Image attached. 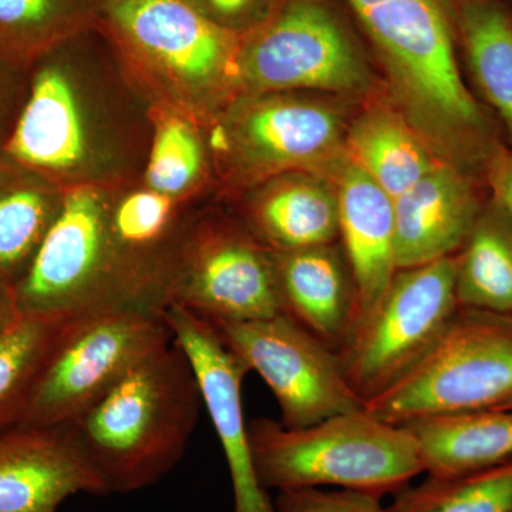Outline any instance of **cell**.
<instances>
[{
	"instance_id": "1",
	"label": "cell",
	"mask_w": 512,
	"mask_h": 512,
	"mask_svg": "<svg viewBox=\"0 0 512 512\" xmlns=\"http://www.w3.org/2000/svg\"><path fill=\"white\" fill-rule=\"evenodd\" d=\"M80 37L29 67L3 151L63 190H113L146 167L153 114L141 109L127 70L86 55Z\"/></svg>"
},
{
	"instance_id": "2",
	"label": "cell",
	"mask_w": 512,
	"mask_h": 512,
	"mask_svg": "<svg viewBox=\"0 0 512 512\" xmlns=\"http://www.w3.org/2000/svg\"><path fill=\"white\" fill-rule=\"evenodd\" d=\"M202 406L191 363L173 340L67 426L107 494H130L177 466Z\"/></svg>"
},
{
	"instance_id": "3",
	"label": "cell",
	"mask_w": 512,
	"mask_h": 512,
	"mask_svg": "<svg viewBox=\"0 0 512 512\" xmlns=\"http://www.w3.org/2000/svg\"><path fill=\"white\" fill-rule=\"evenodd\" d=\"M97 29L128 74L171 109L202 116L238 96L242 36L190 0H106Z\"/></svg>"
},
{
	"instance_id": "4",
	"label": "cell",
	"mask_w": 512,
	"mask_h": 512,
	"mask_svg": "<svg viewBox=\"0 0 512 512\" xmlns=\"http://www.w3.org/2000/svg\"><path fill=\"white\" fill-rule=\"evenodd\" d=\"M248 430L256 476L265 490L335 485L383 497L424 473L406 427L377 419L365 407L303 429L261 417Z\"/></svg>"
},
{
	"instance_id": "5",
	"label": "cell",
	"mask_w": 512,
	"mask_h": 512,
	"mask_svg": "<svg viewBox=\"0 0 512 512\" xmlns=\"http://www.w3.org/2000/svg\"><path fill=\"white\" fill-rule=\"evenodd\" d=\"M512 400V313L458 308L429 355L365 404L403 426L436 414L498 409Z\"/></svg>"
},
{
	"instance_id": "6",
	"label": "cell",
	"mask_w": 512,
	"mask_h": 512,
	"mask_svg": "<svg viewBox=\"0 0 512 512\" xmlns=\"http://www.w3.org/2000/svg\"><path fill=\"white\" fill-rule=\"evenodd\" d=\"M173 340L164 312L111 308L70 319L19 426L72 423L131 369Z\"/></svg>"
},
{
	"instance_id": "7",
	"label": "cell",
	"mask_w": 512,
	"mask_h": 512,
	"mask_svg": "<svg viewBox=\"0 0 512 512\" xmlns=\"http://www.w3.org/2000/svg\"><path fill=\"white\" fill-rule=\"evenodd\" d=\"M458 308L454 256L397 269L382 301L338 352L363 403L409 375L437 345Z\"/></svg>"
},
{
	"instance_id": "8",
	"label": "cell",
	"mask_w": 512,
	"mask_h": 512,
	"mask_svg": "<svg viewBox=\"0 0 512 512\" xmlns=\"http://www.w3.org/2000/svg\"><path fill=\"white\" fill-rule=\"evenodd\" d=\"M370 72L332 10L320 0H281L264 23L242 36L241 94L323 90L365 92Z\"/></svg>"
},
{
	"instance_id": "9",
	"label": "cell",
	"mask_w": 512,
	"mask_h": 512,
	"mask_svg": "<svg viewBox=\"0 0 512 512\" xmlns=\"http://www.w3.org/2000/svg\"><path fill=\"white\" fill-rule=\"evenodd\" d=\"M110 191L99 187L64 191L56 220L15 285L20 315L72 319L120 308Z\"/></svg>"
},
{
	"instance_id": "10",
	"label": "cell",
	"mask_w": 512,
	"mask_h": 512,
	"mask_svg": "<svg viewBox=\"0 0 512 512\" xmlns=\"http://www.w3.org/2000/svg\"><path fill=\"white\" fill-rule=\"evenodd\" d=\"M212 143L251 181L292 171L335 180L348 160L338 111L289 93L237 96Z\"/></svg>"
},
{
	"instance_id": "11",
	"label": "cell",
	"mask_w": 512,
	"mask_h": 512,
	"mask_svg": "<svg viewBox=\"0 0 512 512\" xmlns=\"http://www.w3.org/2000/svg\"><path fill=\"white\" fill-rule=\"evenodd\" d=\"M211 325L229 352L264 379L286 429H303L365 407L343 373L338 352L284 313Z\"/></svg>"
},
{
	"instance_id": "12",
	"label": "cell",
	"mask_w": 512,
	"mask_h": 512,
	"mask_svg": "<svg viewBox=\"0 0 512 512\" xmlns=\"http://www.w3.org/2000/svg\"><path fill=\"white\" fill-rule=\"evenodd\" d=\"M168 306L211 323L281 315L274 252L247 225L195 218L178 256Z\"/></svg>"
},
{
	"instance_id": "13",
	"label": "cell",
	"mask_w": 512,
	"mask_h": 512,
	"mask_svg": "<svg viewBox=\"0 0 512 512\" xmlns=\"http://www.w3.org/2000/svg\"><path fill=\"white\" fill-rule=\"evenodd\" d=\"M174 342L191 363L202 396L227 458L234 512H275L256 476L249 424L242 409V382L249 370L222 343L214 326L180 306L164 311Z\"/></svg>"
},
{
	"instance_id": "14",
	"label": "cell",
	"mask_w": 512,
	"mask_h": 512,
	"mask_svg": "<svg viewBox=\"0 0 512 512\" xmlns=\"http://www.w3.org/2000/svg\"><path fill=\"white\" fill-rule=\"evenodd\" d=\"M82 493L107 491L67 424L0 433V512H59Z\"/></svg>"
},
{
	"instance_id": "15",
	"label": "cell",
	"mask_w": 512,
	"mask_h": 512,
	"mask_svg": "<svg viewBox=\"0 0 512 512\" xmlns=\"http://www.w3.org/2000/svg\"><path fill=\"white\" fill-rule=\"evenodd\" d=\"M477 175L441 161L393 200L397 269L454 256L483 210Z\"/></svg>"
},
{
	"instance_id": "16",
	"label": "cell",
	"mask_w": 512,
	"mask_h": 512,
	"mask_svg": "<svg viewBox=\"0 0 512 512\" xmlns=\"http://www.w3.org/2000/svg\"><path fill=\"white\" fill-rule=\"evenodd\" d=\"M333 181L339 237L356 286L357 326L382 301L397 272L393 198L349 158Z\"/></svg>"
},
{
	"instance_id": "17",
	"label": "cell",
	"mask_w": 512,
	"mask_h": 512,
	"mask_svg": "<svg viewBox=\"0 0 512 512\" xmlns=\"http://www.w3.org/2000/svg\"><path fill=\"white\" fill-rule=\"evenodd\" d=\"M284 315L339 352L357 320V293L345 252L333 244L274 252Z\"/></svg>"
},
{
	"instance_id": "18",
	"label": "cell",
	"mask_w": 512,
	"mask_h": 512,
	"mask_svg": "<svg viewBox=\"0 0 512 512\" xmlns=\"http://www.w3.org/2000/svg\"><path fill=\"white\" fill-rule=\"evenodd\" d=\"M292 171L265 181L248 205L245 225L272 252L333 244L339 237L336 184Z\"/></svg>"
},
{
	"instance_id": "19",
	"label": "cell",
	"mask_w": 512,
	"mask_h": 512,
	"mask_svg": "<svg viewBox=\"0 0 512 512\" xmlns=\"http://www.w3.org/2000/svg\"><path fill=\"white\" fill-rule=\"evenodd\" d=\"M431 477L474 473L512 460V409L436 414L403 424Z\"/></svg>"
},
{
	"instance_id": "20",
	"label": "cell",
	"mask_w": 512,
	"mask_h": 512,
	"mask_svg": "<svg viewBox=\"0 0 512 512\" xmlns=\"http://www.w3.org/2000/svg\"><path fill=\"white\" fill-rule=\"evenodd\" d=\"M346 156L393 200L443 161L402 111L384 106L367 110L346 131Z\"/></svg>"
},
{
	"instance_id": "21",
	"label": "cell",
	"mask_w": 512,
	"mask_h": 512,
	"mask_svg": "<svg viewBox=\"0 0 512 512\" xmlns=\"http://www.w3.org/2000/svg\"><path fill=\"white\" fill-rule=\"evenodd\" d=\"M64 191L0 150V274L13 284L32 264Z\"/></svg>"
},
{
	"instance_id": "22",
	"label": "cell",
	"mask_w": 512,
	"mask_h": 512,
	"mask_svg": "<svg viewBox=\"0 0 512 512\" xmlns=\"http://www.w3.org/2000/svg\"><path fill=\"white\" fill-rule=\"evenodd\" d=\"M457 40L478 94L512 150V10L501 0H456Z\"/></svg>"
},
{
	"instance_id": "23",
	"label": "cell",
	"mask_w": 512,
	"mask_h": 512,
	"mask_svg": "<svg viewBox=\"0 0 512 512\" xmlns=\"http://www.w3.org/2000/svg\"><path fill=\"white\" fill-rule=\"evenodd\" d=\"M456 258L460 308L512 313V218L493 198L485 201Z\"/></svg>"
},
{
	"instance_id": "24",
	"label": "cell",
	"mask_w": 512,
	"mask_h": 512,
	"mask_svg": "<svg viewBox=\"0 0 512 512\" xmlns=\"http://www.w3.org/2000/svg\"><path fill=\"white\" fill-rule=\"evenodd\" d=\"M106 0H0V57L28 70L97 28Z\"/></svg>"
},
{
	"instance_id": "25",
	"label": "cell",
	"mask_w": 512,
	"mask_h": 512,
	"mask_svg": "<svg viewBox=\"0 0 512 512\" xmlns=\"http://www.w3.org/2000/svg\"><path fill=\"white\" fill-rule=\"evenodd\" d=\"M69 320L20 315L0 335V433L22 423L40 373Z\"/></svg>"
},
{
	"instance_id": "26",
	"label": "cell",
	"mask_w": 512,
	"mask_h": 512,
	"mask_svg": "<svg viewBox=\"0 0 512 512\" xmlns=\"http://www.w3.org/2000/svg\"><path fill=\"white\" fill-rule=\"evenodd\" d=\"M192 119L171 107L157 110L144 167L146 187L180 201L204 180L207 170L205 143Z\"/></svg>"
},
{
	"instance_id": "27",
	"label": "cell",
	"mask_w": 512,
	"mask_h": 512,
	"mask_svg": "<svg viewBox=\"0 0 512 512\" xmlns=\"http://www.w3.org/2000/svg\"><path fill=\"white\" fill-rule=\"evenodd\" d=\"M389 512H512V460L454 477H427L394 494Z\"/></svg>"
},
{
	"instance_id": "28",
	"label": "cell",
	"mask_w": 512,
	"mask_h": 512,
	"mask_svg": "<svg viewBox=\"0 0 512 512\" xmlns=\"http://www.w3.org/2000/svg\"><path fill=\"white\" fill-rule=\"evenodd\" d=\"M274 508L275 512H389L379 495L316 487L279 491Z\"/></svg>"
},
{
	"instance_id": "29",
	"label": "cell",
	"mask_w": 512,
	"mask_h": 512,
	"mask_svg": "<svg viewBox=\"0 0 512 512\" xmlns=\"http://www.w3.org/2000/svg\"><path fill=\"white\" fill-rule=\"evenodd\" d=\"M221 28L247 35L264 23L278 6V0H190Z\"/></svg>"
},
{
	"instance_id": "30",
	"label": "cell",
	"mask_w": 512,
	"mask_h": 512,
	"mask_svg": "<svg viewBox=\"0 0 512 512\" xmlns=\"http://www.w3.org/2000/svg\"><path fill=\"white\" fill-rule=\"evenodd\" d=\"M28 87V70L19 69L0 57V150L5 147Z\"/></svg>"
},
{
	"instance_id": "31",
	"label": "cell",
	"mask_w": 512,
	"mask_h": 512,
	"mask_svg": "<svg viewBox=\"0 0 512 512\" xmlns=\"http://www.w3.org/2000/svg\"><path fill=\"white\" fill-rule=\"evenodd\" d=\"M483 180L490 197L497 201L512 218V150L498 143L484 165Z\"/></svg>"
},
{
	"instance_id": "32",
	"label": "cell",
	"mask_w": 512,
	"mask_h": 512,
	"mask_svg": "<svg viewBox=\"0 0 512 512\" xmlns=\"http://www.w3.org/2000/svg\"><path fill=\"white\" fill-rule=\"evenodd\" d=\"M19 316L15 284L0 274V335L5 333Z\"/></svg>"
},
{
	"instance_id": "33",
	"label": "cell",
	"mask_w": 512,
	"mask_h": 512,
	"mask_svg": "<svg viewBox=\"0 0 512 512\" xmlns=\"http://www.w3.org/2000/svg\"><path fill=\"white\" fill-rule=\"evenodd\" d=\"M498 409H512V400H510L508 403H505L503 407H498Z\"/></svg>"
}]
</instances>
